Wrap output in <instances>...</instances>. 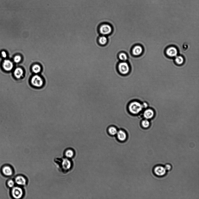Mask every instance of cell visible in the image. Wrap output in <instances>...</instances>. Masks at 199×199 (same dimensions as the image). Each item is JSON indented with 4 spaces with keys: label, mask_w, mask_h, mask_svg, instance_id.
Wrapping results in <instances>:
<instances>
[{
    "label": "cell",
    "mask_w": 199,
    "mask_h": 199,
    "mask_svg": "<svg viewBox=\"0 0 199 199\" xmlns=\"http://www.w3.org/2000/svg\"><path fill=\"white\" fill-rule=\"evenodd\" d=\"M144 108L142 104L138 100H134L129 102L127 106L129 112L133 115H139Z\"/></svg>",
    "instance_id": "6da1fadb"
},
{
    "label": "cell",
    "mask_w": 199,
    "mask_h": 199,
    "mask_svg": "<svg viewBox=\"0 0 199 199\" xmlns=\"http://www.w3.org/2000/svg\"><path fill=\"white\" fill-rule=\"evenodd\" d=\"M112 27L110 24L107 23H103L99 25L98 31L101 35L107 36L112 32Z\"/></svg>",
    "instance_id": "7a4b0ae2"
},
{
    "label": "cell",
    "mask_w": 199,
    "mask_h": 199,
    "mask_svg": "<svg viewBox=\"0 0 199 199\" xmlns=\"http://www.w3.org/2000/svg\"><path fill=\"white\" fill-rule=\"evenodd\" d=\"M117 67L119 73L122 75H126L130 72V67L127 61L120 62L117 65Z\"/></svg>",
    "instance_id": "3957f363"
},
{
    "label": "cell",
    "mask_w": 199,
    "mask_h": 199,
    "mask_svg": "<svg viewBox=\"0 0 199 199\" xmlns=\"http://www.w3.org/2000/svg\"><path fill=\"white\" fill-rule=\"evenodd\" d=\"M11 196L13 198L20 199L24 195V191L22 188L19 186H14L11 190Z\"/></svg>",
    "instance_id": "277c9868"
},
{
    "label": "cell",
    "mask_w": 199,
    "mask_h": 199,
    "mask_svg": "<svg viewBox=\"0 0 199 199\" xmlns=\"http://www.w3.org/2000/svg\"><path fill=\"white\" fill-rule=\"evenodd\" d=\"M153 171L154 175L160 177L164 176L166 175L167 171L164 166L161 165L155 166L154 168Z\"/></svg>",
    "instance_id": "5b68a950"
},
{
    "label": "cell",
    "mask_w": 199,
    "mask_h": 199,
    "mask_svg": "<svg viewBox=\"0 0 199 199\" xmlns=\"http://www.w3.org/2000/svg\"><path fill=\"white\" fill-rule=\"evenodd\" d=\"M1 172L4 176L10 177L12 179V176L14 174L13 168L11 166L8 165H5L2 167Z\"/></svg>",
    "instance_id": "8992f818"
},
{
    "label": "cell",
    "mask_w": 199,
    "mask_h": 199,
    "mask_svg": "<svg viewBox=\"0 0 199 199\" xmlns=\"http://www.w3.org/2000/svg\"><path fill=\"white\" fill-rule=\"evenodd\" d=\"M32 85L35 87H41L44 85V81L40 76L36 75L33 76L31 79Z\"/></svg>",
    "instance_id": "52a82bcc"
},
{
    "label": "cell",
    "mask_w": 199,
    "mask_h": 199,
    "mask_svg": "<svg viewBox=\"0 0 199 199\" xmlns=\"http://www.w3.org/2000/svg\"><path fill=\"white\" fill-rule=\"evenodd\" d=\"M116 136L117 139L120 141H125L128 137L126 132L124 130L122 129L118 130Z\"/></svg>",
    "instance_id": "ba28073f"
},
{
    "label": "cell",
    "mask_w": 199,
    "mask_h": 199,
    "mask_svg": "<svg viewBox=\"0 0 199 199\" xmlns=\"http://www.w3.org/2000/svg\"><path fill=\"white\" fill-rule=\"evenodd\" d=\"M143 48L141 46L135 45L131 50V53L133 56L138 57L141 55L143 52Z\"/></svg>",
    "instance_id": "9c48e42d"
},
{
    "label": "cell",
    "mask_w": 199,
    "mask_h": 199,
    "mask_svg": "<svg viewBox=\"0 0 199 199\" xmlns=\"http://www.w3.org/2000/svg\"><path fill=\"white\" fill-rule=\"evenodd\" d=\"M178 53V51L176 48L173 47L168 48L166 51V54L167 56L171 57L176 56Z\"/></svg>",
    "instance_id": "30bf717a"
},
{
    "label": "cell",
    "mask_w": 199,
    "mask_h": 199,
    "mask_svg": "<svg viewBox=\"0 0 199 199\" xmlns=\"http://www.w3.org/2000/svg\"><path fill=\"white\" fill-rule=\"evenodd\" d=\"M155 113L153 110L151 109H146L143 113V116L145 119L150 120L153 118Z\"/></svg>",
    "instance_id": "8fae6325"
},
{
    "label": "cell",
    "mask_w": 199,
    "mask_h": 199,
    "mask_svg": "<svg viewBox=\"0 0 199 199\" xmlns=\"http://www.w3.org/2000/svg\"><path fill=\"white\" fill-rule=\"evenodd\" d=\"M14 180L16 184L20 186H24L26 183V178L22 175H17L15 177Z\"/></svg>",
    "instance_id": "7c38bea8"
},
{
    "label": "cell",
    "mask_w": 199,
    "mask_h": 199,
    "mask_svg": "<svg viewBox=\"0 0 199 199\" xmlns=\"http://www.w3.org/2000/svg\"><path fill=\"white\" fill-rule=\"evenodd\" d=\"M61 166L63 169L65 170L70 169L72 166V163L68 158L64 159L62 161Z\"/></svg>",
    "instance_id": "4fadbf2b"
},
{
    "label": "cell",
    "mask_w": 199,
    "mask_h": 199,
    "mask_svg": "<svg viewBox=\"0 0 199 199\" xmlns=\"http://www.w3.org/2000/svg\"><path fill=\"white\" fill-rule=\"evenodd\" d=\"M3 67L5 70L10 71L13 68V65L12 62L9 60H5L3 62Z\"/></svg>",
    "instance_id": "5bb4252c"
},
{
    "label": "cell",
    "mask_w": 199,
    "mask_h": 199,
    "mask_svg": "<svg viewBox=\"0 0 199 199\" xmlns=\"http://www.w3.org/2000/svg\"><path fill=\"white\" fill-rule=\"evenodd\" d=\"M118 129L114 126L111 125L108 127L107 132L110 135L112 136H115L116 135Z\"/></svg>",
    "instance_id": "9a60e30c"
},
{
    "label": "cell",
    "mask_w": 199,
    "mask_h": 199,
    "mask_svg": "<svg viewBox=\"0 0 199 199\" xmlns=\"http://www.w3.org/2000/svg\"><path fill=\"white\" fill-rule=\"evenodd\" d=\"M98 42L99 45L105 46L107 44L108 42V39L107 36L101 35L98 39Z\"/></svg>",
    "instance_id": "2e32d148"
},
{
    "label": "cell",
    "mask_w": 199,
    "mask_h": 199,
    "mask_svg": "<svg viewBox=\"0 0 199 199\" xmlns=\"http://www.w3.org/2000/svg\"><path fill=\"white\" fill-rule=\"evenodd\" d=\"M118 58L120 61L126 62L128 59V57L126 53L122 52L120 53L118 55Z\"/></svg>",
    "instance_id": "e0dca14e"
},
{
    "label": "cell",
    "mask_w": 199,
    "mask_h": 199,
    "mask_svg": "<svg viewBox=\"0 0 199 199\" xmlns=\"http://www.w3.org/2000/svg\"><path fill=\"white\" fill-rule=\"evenodd\" d=\"M24 74V71L21 68H17L16 69L14 72V74L16 77L18 79H20Z\"/></svg>",
    "instance_id": "ac0fdd59"
},
{
    "label": "cell",
    "mask_w": 199,
    "mask_h": 199,
    "mask_svg": "<svg viewBox=\"0 0 199 199\" xmlns=\"http://www.w3.org/2000/svg\"><path fill=\"white\" fill-rule=\"evenodd\" d=\"M141 127L147 129L150 126V122L148 120L145 119L142 121L141 122Z\"/></svg>",
    "instance_id": "d6986e66"
},
{
    "label": "cell",
    "mask_w": 199,
    "mask_h": 199,
    "mask_svg": "<svg viewBox=\"0 0 199 199\" xmlns=\"http://www.w3.org/2000/svg\"><path fill=\"white\" fill-rule=\"evenodd\" d=\"M175 63L178 65H182L184 62V58L181 56H176L175 60Z\"/></svg>",
    "instance_id": "ffe728a7"
},
{
    "label": "cell",
    "mask_w": 199,
    "mask_h": 199,
    "mask_svg": "<svg viewBox=\"0 0 199 199\" xmlns=\"http://www.w3.org/2000/svg\"><path fill=\"white\" fill-rule=\"evenodd\" d=\"M74 153L72 150L68 149L65 152V155L67 158H71L73 157Z\"/></svg>",
    "instance_id": "44dd1931"
},
{
    "label": "cell",
    "mask_w": 199,
    "mask_h": 199,
    "mask_svg": "<svg viewBox=\"0 0 199 199\" xmlns=\"http://www.w3.org/2000/svg\"><path fill=\"white\" fill-rule=\"evenodd\" d=\"M15 182L13 179L10 178L7 181V184L9 188H12L15 185Z\"/></svg>",
    "instance_id": "7402d4cb"
},
{
    "label": "cell",
    "mask_w": 199,
    "mask_h": 199,
    "mask_svg": "<svg viewBox=\"0 0 199 199\" xmlns=\"http://www.w3.org/2000/svg\"><path fill=\"white\" fill-rule=\"evenodd\" d=\"M33 71L35 73H38L40 72L41 68L38 65H35L33 67Z\"/></svg>",
    "instance_id": "603a6c76"
},
{
    "label": "cell",
    "mask_w": 199,
    "mask_h": 199,
    "mask_svg": "<svg viewBox=\"0 0 199 199\" xmlns=\"http://www.w3.org/2000/svg\"><path fill=\"white\" fill-rule=\"evenodd\" d=\"M164 167L166 169L167 171H169L171 170L172 166L171 165L169 164V163H167V164L165 165Z\"/></svg>",
    "instance_id": "cb8c5ba5"
},
{
    "label": "cell",
    "mask_w": 199,
    "mask_h": 199,
    "mask_svg": "<svg viewBox=\"0 0 199 199\" xmlns=\"http://www.w3.org/2000/svg\"><path fill=\"white\" fill-rule=\"evenodd\" d=\"M21 57L20 56H17L15 57L14 58V61L16 63H18L21 61Z\"/></svg>",
    "instance_id": "d4e9b609"
},
{
    "label": "cell",
    "mask_w": 199,
    "mask_h": 199,
    "mask_svg": "<svg viewBox=\"0 0 199 199\" xmlns=\"http://www.w3.org/2000/svg\"><path fill=\"white\" fill-rule=\"evenodd\" d=\"M142 104L144 109L147 108L148 106V104H147V103L145 102H144L142 103Z\"/></svg>",
    "instance_id": "484cf974"
},
{
    "label": "cell",
    "mask_w": 199,
    "mask_h": 199,
    "mask_svg": "<svg viewBox=\"0 0 199 199\" xmlns=\"http://www.w3.org/2000/svg\"><path fill=\"white\" fill-rule=\"evenodd\" d=\"M2 55L4 58H5L7 57V54L6 52L4 51H3L2 53Z\"/></svg>",
    "instance_id": "4316f807"
}]
</instances>
